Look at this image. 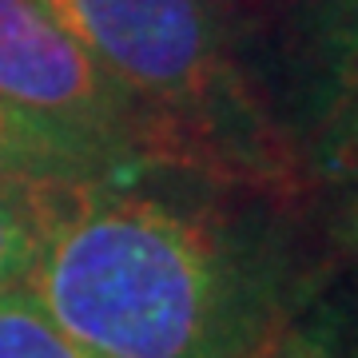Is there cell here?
<instances>
[{
  "label": "cell",
  "instance_id": "3957f363",
  "mask_svg": "<svg viewBox=\"0 0 358 358\" xmlns=\"http://www.w3.org/2000/svg\"><path fill=\"white\" fill-rule=\"evenodd\" d=\"M0 96L84 136L128 171L164 167L152 124L40 0H0Z\"/></svg>",
  "mask_w": 358,
  "mask_h": 358
},
{
  "label": "cell",
  "instance_id": "277c9868",
  "mask_svg": "<svg viewBox=\"0 0 358 358\" xmlns=\"http://www.w3.org/2000/svg\"><path fill=\"white\" fill-rule=\"evenodd\" d=\"M128 171L76 131L0 96V176L16 179H88Z\"/></svg>",
  "mask_w": 358,
  "mask_h": 358
},
{
  "label": "cell",
  "instance_id": "7a4b0ae2",
  "mask_svg": "<svg viewBox=\"0 0 358 358\" xmlns=\"http://www.w3.org/2000/svg\"><path fill=\"white\" fill-rule=\"evenodd\" d=\"M152 124L164 167L287 195L303 164L235 60L211 0H40Z\"/></svg>",
  "mask_w": 358,
  "mask_h": 358
},
{
  "label": "cell",
  "instance_id": "52a82bcc",
  "mask_svg": "<svg viewBox=\"0 0 358 358\" xmlns=\"http://www.w3.org/2000/svg\"><path fill=\"white\" fill-rule=\"evenodd\" d=\"M303 167L327 183L358 179V76L322 92V108L310 124Z\"/></svg>",
  "mask_w": 358,
  "mask_h": 358
},
{
  "label": "cell",
  "instance_id": "30bf717a",
  "mask_svg": "<svg viewBox=\"0 0 358 358\" xmlns=\"http://www.w3.org/2000/svg\"><path fill=\"white\" fill-rule=\"evenodd\" d=\"M259 358H358V343L315 303L303 319H294Z\"/></svg>",
  "mask_w": 358,
  "mask_h": 358
},
{
  "label": "cell",
  "instance_id": "ba28073f",
  "mask_svg": "<svg viewBox=\"0 0 358 358\" xmlns=\"http://www.w3.org/2000/svg\"><path fill=\"white\" fill-rule=\"evenodd\" d=\"M338 187H343V199H338L331 219V247H334V271L343 275V294L338 299L319 294L315 303L358 343V179L338 183Z\"/></svg>",
  "mask_w": 358,
  "mask_h": 358
},
{
  "label": "cell",
  "instance_id": "9c48e42d",
  "mask_svg": "<svg viewBox=\"0 0 358 358\" xmlns=\"http://www.w3.org/2000/svg\"><path fill=\"white\" fill-rule=\"evenodd\" d=\"M32 183L40 179L0 176V291L24 279L36 243V207Z\"/></svg>",
  "mask_w": 358,
  "mask_h": 358
},
{
  "label": "cell",
  "instance_id": "8992f818",
  "mask_svg": "<svg viewBox=\"0 0 358 358\" xmlns=\"http://www.w3.org/2000/svg\"><path fill=\"white\" fill-rule=\"evenodd\" d=\"M0 358H100L52 319L24 282L0 291Z\"/></svg>",
  "mask_w": 358,
  "mask_h": 358
},
{
  "label": "cell",
  "instance_id": "6da1fadb",
  "mask_svg": "<svg viewBox=\"0 0 358 358\" xmlns=\"http://www.w3.org/2000/svg\"><path fill=\"white\" fill-rule=\"evenodd\" d=\"M167 167L32 183L24 287L100 358H259L327 287L279 207Z\"/></svg>",
  "mask_w": 358,
  "mask_h": 358
},
{
  "label": "cell",
  "instance_id": "5b68a950",
  "mask_svg": "<svg viewBox=\"0 0 358 358\" xmlns=\"http://www.w3.org/2000/svg\"><path fill=\"white\" fill-rule=\"evenodd\" d=\"M294 40L322 92L358 76V0H299Z\"/></svg>",
  "mask_w": 358,
  "mask_h": 358
}]
</instances>
